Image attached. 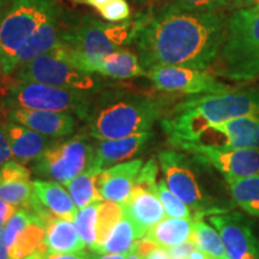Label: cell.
<instances>
[{
  "label": "cell",
  "instance_id": "40",
  "mask_svg": "<svg viewBox=\"0 0 259 259\" xmlns=\"http://www.w3.org/2000/svg\"><path fill=\"white\" fill-rule=\"evenodd\" d=\"M16 211H17V206L0 198V228H3L8 223Z\"/></svg>",
  "mask_w": 259,
  "mask_h": 259
},
{
  "label": "cell",
  "instance_id": "43",
  "mask_svg": "<svg viewBox=\"0 0 259 259\" xmlns=\"http://www.w3.org/2000/svg\"><path fill=\"white\" fill-rule=\"evenodd\" d=\"M87 259H127L126 253H87Z\"/></svg>",
  "mask_w": 259,
  "mask_h": 259
},
{
  "label": "cell",
  "instance_id": "16",
  "mask_svg": "<svg viewBox=\"0 0 259 259\" xmlns=\"http://www.w3.org/2000/svg\"><path fill=\"white\" fill-rule=\"evenodd\" d=\"M67 19L63 9L58 6L56 11L30 35L24 42L16 57V70L25 63L40 57L59 46L63 40V35L66 29Z\"/></svg>",
  "mask_w": 259,
  "mask_h": 259
},
{
  "label": "cell",
  "instance_id": "48",
  "mask_svg": "<svg viewBox=\"0 0 259 259\" xmlns=\"http://www.w3.org/2000/svg\"><path fill=\"white\" fill-rule=\"evenodd\" d=\"M127 259H143V258H142L138 253H136V252H131V253L127 254Z\"/></svg>",
  "mask_w": 259,
  "mask_h": 259
},
{
  "label": "cell",
  "instance_id": "4",
  "mask_svg": "<svg viewBox=\"0 0 259 259\" xmlns=\"http://www.w3.org/2000/svg\"><path fill=\"white\" fill-rule=\"evenodd\" d=\"M142 19L143 14L121 23L102 22L90 16L67 21L63 40L56 50L74 66L89 72L90 64L97 58L134 44Z\"/></svg>",
  "mask_w": 259,
  "mask_h": 259
},
{
  "label": "cell",
  "instance_id": "34",
  "mask_svg": "<svg viewBox=\"0 0 259 259\" xmlns=\"http://www.w3.org/2000/svg\"><path fill=\"white\" fill-rule=\"evenodd\" d=\"M174 8L192 12H215L232 8V0H169L167 3Z\"/></svg>",
  "mask_w": 259,
  "mask_h": 259
},
{
  "label": "cell",
  "instance_id": "30",
  "mask_svg": "<svg viewBox=\"0 0 259 259\" xmlns=\"http://www.w3.org/2000/svg\"><path fill=\"white\" fill-rule=\"evenodd\" d=\"M122 216H124V209L121 204L112 200H102L100 203L96 219V244L90 247V250L99 247L106 241L109 233L122 219Z\"/></svg>",
  "mask_w": 259,
  "mask_h": 259
},
{
  "label": "cell",
  "instance_id": "20",
  "mask_svg": "<svg viewBox=\"0 0 259 259\" xmlns=\"http://www.w3.org/2000/svg\"><path fill=\"white\" fill-rule=\"evenodd\" d=\"M151 136L153 135L150 132L145 131L128 137L106 139L100 142L95 148L94 161L90 169L101 171L106 168L114 166L118 162L131 158L145 147Z\"/></svg>",
  "mask_w": 259,
  "mask_h": 259
},
{
  "label": "cell",
  "instance_id": "35",
  "mask_svg": "<svg viewBox=\"0 0 259 259\" xmlns=\"http://www.w3.org/2000/svg\"><path fill=\"white\" fill-rule=\"evenodd\" d=\"M99 12L103 19L111 23H121L128 21L131 16V9L126 0H112L101 10H99Z\"/></svg>",
  "mask_w": 259,
  "mask_h": 259
},
{
  "label": "cell",
  "instance_id": "46",
  "mask_svg": "<svg viewBox=\"0 0 259 259\" xmlns=\"http://www.w3.org/2000/svg\"><path fill=\"white\" fill-rule=\"evenodd\" d=\"M232 3H233V8L240 9V8H247V6L258 4L259 0H232Z\"/></svg>",
  "mask_w": 259,
  "mask_h": 259
},
{
  "label": "cell",
  "instance_id": "2",
  "mask_svg": "<svg viewBox=\"0 0 259 259\" xmlns=\"http://www.w3.org/2000/svg\"><path fill=\"white\" fill-rule=\"evenodd\" d=\"M244 116H259V85L190 97L178 103L161 125L171 144L192 142L209 126Z\"/></svg>",
  "mask_w": 259,
  "mask_h": 259
},
{
  "label": "cell",
  "instance_id": "27",
  "mask_svg": "<svg viewBox=\"0 0 259 259\" xmlns=\"http://www.w3.org/2000/svg\"><path fill=\"white\" fill-rule=\"evenodd\" d=\"M232 199L248 215L259 218V174L244 178H225Z\"/></svg>",
  "mask_w": 259,
  "mask_h": 259
},
{
  "label": "cell",
  "instance_id": "31",
  "mask_svg": "<svg viewBox=\"0 0 259 259\" xmlns=\"http://www.w3.org/2000/svg\"><path fill=\"white\" fill-rule=\"evenodd\" d=\"M34 196L32 181H10L0 184V198L15 206L28 208Z\"/></svg>",
  "mask_w": 259,
  "mask_h": 259
},
{
  "label": "cell",
  "instance_id": "26",
  "mask_svg": "<svg viewBox=\"0 0 259 259\" xmlns=\"http://www.w3.org/2000/svg\"><path fill=\"white\" fill-rule=\"evenodd\" d=\"M143 238L135 222L124 213L102 245L92 250L97 253H131L136 251L138 240Z\"/></svg>",
  "mask_w": 259,
  "mask_h": 259
},
{
  "label": "cell",
  "instance_id": "28",
  "mask_svg": "<svg viewBox=\"0 0 259 259\" xmlns=\"http://www.w3.org/2000/svg\"><path fill=\"white\" fill-rule=\"evenodd\" d=\"M192 240L197 247L213 259H229L221 235L215 227L209 226L202 215H194Z\"/></svg>",
  "mask_w": 259,
  "mask_h": 259
},
{
  "label": "cell",
  "instance_id": "23",
  "mask_svg": "<svg viewBox=\"0 0 259 259\" xmlns=\"http://www.w3.org/2000/svg\"><path fill=\"white\" fill-rule=\"evenodd\" d=\"M90 73H99L114 79H128L147 76L137 53L120 48L106 56L97 58L90 64Z\"/></svg>",
  "mask_w": 259,
  "mask_h": 259
},
{
  "label": "cell",
  "instance_id": "14",
  "mask_svg": "<svg viewBox=\"0 0 259 259\" xmlns=\"http://www.w3.org/2000/svg\"><path fill=\"white\" fill-rule=\"evenodd\" d=\"M209 221L221 235L229 259H259V240L245 216L227 211L210 215Z\"/></svg>",
  "mask_w": 259,
  "mask_h": 259
},
{
  "label": "cell",
  "instance_id": "22",
  "mask_svg": "<svg viewBox=\"0 0 259 259\" xmlns=\"http://www.w3.org/2000/svg\"><path fill=\"white\" fill-rule=\"evenodd\" d=\"M84 247L85 242L80 238L76 226L67 220L54 218L47 223L45 238L36 251L47 257L53 253L80 252Z\"/></svg>",
  "mask_w": 259,
  "mask_h": 259
},
{
  "label": "cell",
  "instance_id": "24",
  "mask_svg": "<svg viewBox=\"0 0 259 259\" xmlns=\"http://www.w3.org/2000/svg\"><path fill=\"white\" fill-rule=\"evenodd\" d=\"M194 219L164 218L149 228L144 238L149 239L161 247L169 248L192 240Z\"/></svg>",
  "mask_w": 259,
  "mask_h": 259
},
{
  "label": "cell",
  "instance_id": "37",
  "mask_svg": "<svg viewBox=\"0 0 259 259\" xmlns=\"http://www.w3.org/2000/svg\"><path fill=\"white\" fill-rule=\"evenodd\" d=\"M158 173V166L155 158H150L147 163L139 170L137 179H136V185L143 187V189L151 191V192L157 193V183L156 176Z\"/></svg>",
  "mask_w": 259,
  "mask_h": 259
},
{
  "label": "cell",
  "instance_id": "1",
  "mask_svg": "<svg viewBox=\"0 0 259 259\" xmlns=\"http://www.w3.org/2000/svg\"><path fill=\"white\" fill-rule=\"evenodd\" d=\"M222 11L192 12L170 6L143 14L134 41L142 66H185L208 70L218 59L225 38Z\"/></svg>",
  "mask_w": 259,
  "mask_h": 259
},
{
  "label": "cell",
  "instance_id": "6",
  "mask_svg": "<svg viewBox=\"0 0 259 259\" xmlns=\"http://www.w3.org/2000/svg\"><path fill=\"white\" fill-rule=\"evenodd\" d=\"M58 6V0H11L0 23V69L5 76L15 72L21 47Z\"/></svg>",
  "mask_w": 259,
  "mask_h": 259
},
{
  "label": "cell",
  "instance_id": "41",
  "mask_svg": "<svg viewBox=\"0 0 259 259\" xmlns=\"http://www.w3.org/2000/svg\"><path fill=\"white\" fill-rule=\"evenodd\" d=\"M143 259H171L167 248L156 246L154 250H151L148 254H145Z\"/></svg>",
  "mask_w": 259,
  "mask_h": 259
},
{
  "label": "cell",
  "instance_id": "9",
  "mask_svg": "<svg viewBox=\"0 0 259 259\" xmlns=\"http://www.w3.org/2000/svg\"><path fill=\"white\" fill-rule=\"evenodd\" d=\"M94 154L95 148L88 136H74L48 148L35 160L32 170L38 177L65 184L92 168Z\"/></svg>",
  "mask_w": 259,
  "mask_h": 259
},
{
  "label": "cell",
  "instance_id": "5",
  "mask_svg": "<svg viewBox=\"0 0 259 259\" xmlns=\"http://www.w3.org/2000/svg\"><path fill=\"white\" fill-rule=\"evenodd\" d=\"M213 72L234 82L259 78V3L227 17L225 38Z\"/></svg>",
  "mask_w": 259,
  "mask_h": 259
},
{
  "label": "cell",
  "instance_id": "44",
  "mask_svg": "<svg viewBox=\"0 0 259 259\" xmlns=\"http://www.w3.org/2000/svg\"><path fill=\"white\" fill-rule=\"evenodd\" d=\"M72 2L92 6V8L96 9L97 11H99V10H101L103 6H106L108 3H111L112 0H72Z\"/></svg>",
  "mask_w": 259,
  "mask_h": 259
},
{
  "label": "cell",
  "instance_id": "19",
  "mask_svg": "<svg viewBox=\"0 0 259 259\" xmlns=\"http://www.w3.org/2000/svg\"><path fill=\"white\" fill-rule=\"evenodd\" d=\"M121 205L124 213L135 222L143 236L149 228L166 218V211L157 193L137 185H135L127 200Z\"/></svg>",
  "mask_w": 259,
  "mask_h": 259
},
{
  "label": "cell",
  "instance_id": "33",
  "mask_svg": "<svg viewBox=\"0 0 259 259\" xmlns=\"http://www.w3.org/2000/svg\"><path fill=\"white\" fill-rule=\"evenodd\" d=\"M157 196L163 205L167 218L192 219L194 216L190 206L171 192L164 179H161L157 183Z\"/></svg>",
  "mask_w": 259,
  "mask_h": 259
},
{
  "label": "cell",
  "instance_id": "39",
  "mask_svg": "<svg viewBox=\"0 0 259 259\" xmlns=\"http://www.w3.org/2000/svg\"><path fill=\"white\" fill-rule=\"evenodd\" d=\"M12 157L11 147H10V142L6 134L5 125L0 124V167L8 162Z\"/></svg>",
  "mask_w": 259,
  "mask_h": 259
},
{
  "label": "cell",
  "instance_id": "49",
  "mask_svg": "<svg viewBox=\"0 0 259 259\" xmlns=\"http://www.w3.org/2000/svg\"><path fill=\"white\" fill-rule=\"evenodd\" d=\"M136 3H141V4H143V3H149V2H153V0H134Z\"/></svg>",
  "mask_w": 259,
  "mask_h": 259
},
{
  "label": "cell",
  "instance_id": "25",
  "mask_svg": "<svg viewBox=\"0 0 259 259\" xmlns=\"http://www.w3.org/2000/svg\"><path fill=\"white\" fill-rule=\"evenodd\" d=\"M46 227L45 219L31 210L29 222L17 233L12 244L9 246V259H24L34 253L44 240Z\"/></svg>",
  "mask_w": 259,
  "mask_h": 259
},
{
  "label": "cell",
  "instance_id": "21",
  "mask_svg": "<svg viewBox=\"0 0 259 259\" xmlns=\"http://www.w3.org/2000/svg\"><path fill=\"white\" fill-rule=\"evenodd\" d=\"M12 156L21 162H29L45 153L56 143V139L41 135L27 126L10 121L5 124Z\"/></svg>",
  "mask_w": 259,
  "mask_h": 259
},
{
  "label": "cell",
  "instance_id": "42",
  "mask_svg": "<svg viewBox=\"0 0 259 259\" xmlns=\"http://www.w3.org/2000/svg\"><path fill=\"white\" fill-rule=\"evenodd\" d=\"M46 259H87V252H72V253L48 254Z\"/></svg>",
  "mask_w": 259,
  "mask_h": 259
},
{
  "label": "cell",
  "instance_id": "15",
  "mask_svg": "<svg viewBox=\"0 0 259 259\" xmlns=\"http://www.w3.org/2000/svg\"><path fill=\"white\" fill-rule=\"evenodd\" d=\"M34 196L28 209L34 210L47 223L52 219L59 218L73 222L78 208L74 204L71 194L58 181L35 180Z\"/></svg>",
  "mask_w": 259,
  "mask_h": 259
},
{
  "label": "cell",
  "instance_id": "45",
  "mask_svg": "<svg viewBox=\"0 0 259 259\" xmlns=\"http://www.w3.org/2000/svg\"><path fill=\"white\" fill-rule=\"evenodd\" d=\"M0 259H9V248L4 239V227L0 228Z\"/></svg>",
  "mask_w": 259,
  "mask_h": 259
},
{
  "label": "cell",
  "instance_id": "10",
  "mask_svg": "<svg viewBox=\"0 0 259 259\" xmlns=\"http://www.w3.org/2000/svg\"><path fill=\"white\" fill-rule=\"evenodd\" d=\"M17 70L21 82H37L87 93L96 92L101 85L94 73L76 67L56 48L23 64Z\"/></svg>",
  "mask_w": 259,
  "mask_h": 259
},
{
  "label": "cell",
  "instance_id": "13",
  "mask_svg": "<svg viewBox=\"0 0 259 259\" xmlns=\"http://www.w3.org/2000/svg\"><path fill=\"white\" fill-rule=\"evenodd\" d=\"M190 143L219 149H259V116H244L209 126Z\"/></svg>",
  "mask_w": 259,
  "mask_h": 259
},
{
  "label": "cell",
  "instance_id": "12",
  "mask_svg": "<svg viewBox=\"0 0 259 259\" xmlns=\"http://www.w3.org/2000/svg\"><path fill=\"white\" fill-rule=\"evenodd\" d=\"M216 168L223 178H244L259 174V149H219L190 142L170 144Z\"/></svg>",
  "mask_w": 259,
  "mask_h": 259
},
{
  "label": "cell",
  "instance_id": "38",
  "mask_svg": "<svg viewBox=\"0 0 259 259\" xmlns=\"http://www.w3.org/2000/svg\"><path fill=\"white\" fill-rule=\"evenodd\" d=\"M197 248L196 242L193 240H189L184 244L173 246V247L167 248L169 252L171 259H189L190 254Z\"/></svg>",
  "mask_w": 259,
  "mask_h": 259
},
{
  "label": "cell",
  "instance_id": "32",
  "mask_svg": "<svg viewBox=\"0 0 259 259\" xmlns=\"http://www.w3.org/2000/svg\"><path fill=\"white\" fill-rule=\"evenodd\" d=\"M102 200L89 204L85 208L79 209L74 220V226L78 231L80 238L87 246L93 247L96 244V219L97 210Z\"/></svg>",
  "mask_w": 259,
  "mask_h": 259
},
{
  "label": "cell",
  "instance_id": "17",
  "mask_svg": "<svg viewBox=\"0 0 259 259\" xmlns=\"http://www.w3.org/2000/svg\"><path fill=\"white\" fill-rule=\"evenodd\" d=\"M143 161L134 160L102 169L96 176V189L105 200L124 204L136 185Z\"/></svg>",
  "mask_w": 259,
  "mask_h": 259
},
{
  "label": "cell",
  "instance_id": "11",
  "mask_svg": "<svg viewBox=\"0 0 259 259\" xmlns=\"http://www.w3.org/2000/svg\"><path fill=\"white\" fill-rule=\"evenodd\" d=\"M147 77L155 88L166 93H179L186 95L225 93L231 85L216 78L206 70L185 66H155L147 71Z\"/></svg>",
  "mask_w": 259,
  "mask_h": 259
},
{
  "label": "cell",
  "instance_id": "50",
  "mask_svg": "<svg viewBox=\"0 0 259 259\" xmlns=\"http://www.w3.org/2000/svg\"><path fill=\"white\" fill-rule=\"evenodd\" d=\"M0 23H2V16H0Z\"/></svg>",
  "mask_w": 259,
  "mask_h": 259
},
{
  "label": "cell",
  "instance_id": "36",
  "mask_svg": "<svg viewBox=\"0 0 259 259\" xmlns=\"http://www.w3.org/2000/svg\"><path fill=\"white\" fill-rule=\"evenodd\" d=\"M29 180H30V170L17 161L9 160L0 168V184Z\"/></svg>",
  "mask_w": 259,
  "mask_h": 259
},
{
  "label": "cell",
  "instance_id": "47",
  "mask_svg": "<svg viewBox=\"0 0 259 259\" xmlns=\"http://www.w3.org/2000/svg\"><path fill=\"white\" fill-rule=\"evenodd\" d=\"M24 259H46V255H44L42 253H40V252H38V251H35L34 253L30 254V255H28V257L24 258Z\"/></svg>",
  "mask_w": 259,
  "mask_h": 259
},
{
  "label": "cell",
  "instance_id": "18",
  "mask_svg": "<svg viewBox=\"0 0 259 259\" xmlns=\"http://www.w3.org/2000/svg\"><path fill=\"white\" fill-rule=\"evenodd\" d=\"M9 120L27 126L52 138L69 136L74 131L76 126V120L71 113L29 108H14L9 113Z\"/></svg>",
  "mask_w": 259,
  "mask_h": 259
},
{
  "label": "cell",
  "instance_id": "8",
  "mask_svg": "<svg viewBox=\"0 0 259 259\" xmlns=\"http://www.w3.org/2000/svg\"><path fill=\"white\" fill-rule=\"evenodd\" d=\"M92 94L50 84L19 80L10 90L9 102L15 108L73 113L88 121L94 103Z\"/></svg>",
  "mask_w": 259,
  "mask_h": 259
},
{
  "label": "cell",
  "instance_id": "3",
  "mask_svg": "<svg viewBox=\"0 0 259 259\" xmlns=\"http://www.w3.org/2000/svg\"><path fill=\"white\" fill-rule=\"evenodd\" d=\"M163 100L143 94L107 90L93 103L88 120L90 137L118 139L149 131L163 114Z\"/></svg>",
  "mask_w": 259,
  "mask_h": 259
},
{
  "label": "cell",
  "instance_id": "7",
  "mask_svg": "<svg viewBox=\"0 0 259 259\" xmlns=\"http://www.w3.org/2000/svg\"><path fill=\"white\" fill-rule=\"evenodd\" d=\"M161 169L164 174L167 186L177 197L194 210V215H213L229 211L227 204L215 199L204 191L198 179V166L200 161L193 155L176 150H164L158 154Z\"/></svg>",
  "mask_w": 259,
  "mask_h": 259
},
{
  "label": "cell",
  "instance_id": "29",
  "mask_svg": "<svg viewBox=\"0 0 259 259\" xmlns=\"http://www.w3.org/2000/svg\"><path fill=\"white\" fill-rule=\"evenodd\" d=\"M99 173L100 171L88 169L64 184L78 210L94 202L105 200L96 189V176Z\"/></svg>",
  "mask_w": 259,
  "mask_h": 259
}]
</instances>
